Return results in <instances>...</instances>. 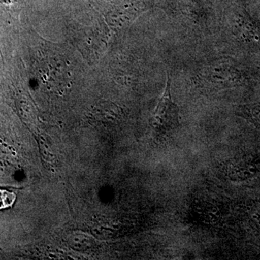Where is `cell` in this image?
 Returning <instances> with one entry per match:
<instances>
[{"mask_svg":"<svg viewBox=\"0 0 260 260\" xmlns=\"http://www.w3.org/2000/svg\"><path fill=\"white\" fill-rule=\"evenodd\" d=\"M200 84L214 88L242 86L247 81L244 73L232 62H215L203 68L199 74Z\"/></svg>","mask_w":260,"mask_h":260,"instance_id":"7a4b0ae2","label":"cell"},{"mask_svg":"<svg viewBox=\"0 0 260 260\" xmlns=\"http://www.w3.org/2000/svg\"><path fill=\"white\" fill-rule=\"evenodd\" d=\"M16 195L13 192L0 189V209L9 208L15 203Z\"/></svg>","mask_w":260,"mask_h":260,"instance_id":"5b68a950","label":"cell"},{"mask_svg":"<svg viewBox=\"0 0 260 260\" xmlns=\"http://www.w3.org/2000/svg\"><path fill=\"white\" fill-rule=\"evenodd\" d=\"M222 26L224 36L232 47L260 56V24L244 5L233 4L224 14Z\"/></svg>","mask_w":260,"mask_h":260,"instance_id":"6da1fadb","label":"cell"},{"mask_svg":"<svg viewBox=\"0 0 260 260\" xmlns=\"http://www.w3.org/2000/svg\"><path fill=\"white\" fill-rule=\"evenodd\" d=\"M153 120L154 126L161 134L173 131L179 126V109L172 99L169 74H167L165 90L155 109Z\"/></svg>","mask_w":260,"mask_h":260,"instance_id":"3957f363","label":"cell"},{"mask_svg":"<svg viewBox=\"0 0 260 260\" xmlns=\"http://www.w3.org/2000/svg\"><path fill=\"white\" fill-rule=\"evenodd\" d=\"M240 113L243 116L260 126V103L243 107Z\"/></svg>","mask_w":260,"mask_h":260,"instance_id":"277c9868","label":"cell"},{"mask_svg":"<svg viewBox=\"0 0 260 260\" xmlns=\"http://www.w3.org/2000/svg\"><path fill=\"white\" fill-rule=\"evenodd\" d=\"M0 1H1L2 3H4V4L9 5L14 3V2L16 1V0H0Z\"/></svg>","mask_w":260,"mask_h":260,"instance_id":"8992f818","label":"cell"}]
</instances>
